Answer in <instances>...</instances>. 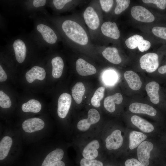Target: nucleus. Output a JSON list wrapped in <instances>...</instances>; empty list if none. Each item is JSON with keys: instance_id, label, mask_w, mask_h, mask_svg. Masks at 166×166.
<instances>
[{"instance_id": "f257e3e1", "label": "nucleus", "mask_w": 166, "mask_h": 166, "mask_svg": "<svg viewBox=\"0 0 166 166\" xmlns=\"http://www.w3.org/2000/svg\"><path fill=\"white\" fill-rule=\"evenodd\" d=\"M62 27L66 36L73 42L81 45L88 43V38L86 32L77 22L66 20L63 23Z\"/></svg>"}, {"instance_id": "f03ea898", "label": "nucleus", "mask_w": 166, "mask_h": 166, "mask_svg": "<svg viewBox=\"0 0 166 166\" xmlns=\"http://www.w3.org/2000/svg\"><path fill=\"white\" fill-rule=\"evenodd\" d=\"M139 61L141 68L149 73L155 71L159 65L158 56L155 53L145 54L141 57Z\"/></svg>"}, {"instance_id": "7ed1b4c3", "label": "nucleus", "mask_w": 166, "mask_h": 166, "mask_svg": "<svg viewBox=\"0 0 166 166\" xmlns=\"http://www.w3.org/2000/svg\"><path fill=\"white\" fill-rule=\"evenodd\" d=\"M131 14L136 20L144 22L150 23L154 21L155 18L152 13L145 8L140 6L132 7Z\"/></svg>"}, {"instance_id": "20e7f679", "label": "nucleus", "mask_w": 166, "mask_h": 166, "mask_svg": "<svg viewBox=\"0 0 166 166\" xmlns=\"http://www.w3.org/2000/svg\"><path fill=\"white\" fill-rule=\"evenodd\" d=\"M125 43L129 49H134L137 47L141 52H144L149 49L151 47L150 42L144 40L143 37L139 35L135 34L126 40Z\"/></svg>"}, {"instance_id": "39448f33", "label": "nucleus", "mask_w": 166, "mask_h": 166, "mask_svg": "<svg viewBox=\"0 0 166 166\" xmlns=\"http://www.w3.org/2000/svg\"><path fill=\"white\" fill-rule=\"evenodd\" d=\"M153 147V144L151 142L145 141L142 142L137 148L138 159L140 162L145 166H148L149 164V159L150 157V152Z\"/></svg>"}, {"instance_id": "423d86ee", "label": "nucleus", "mask_w": 166, "mask_h": 166, "mask_svg": "<svg viewBox=\"0 0 166 166\" xmlns=\"http://www.w3.org/2000/svg\"><path fill=\"white\" fill-rule=\"evenodd\" d=\"M100 115L96 109H91L88 112V117L87 119L80 120L77 123V128L80 131L87 130L91 124H95L99 121Z\"/></svg>"}, {"instance_id": "0eeeda50", "label": "nucleus", "mask_w": 166, "mask_h": 166, "mask_svg": "<svg viewBox=\"0 0 166 166\" xmlns=\"http://www.w3.org/2000/svg\"><path fill=\"white\" fill-rule=\"evenodd\" d=\"M72 102L71 95L67 93L61 94L58 101L57 114L61 118H65L67 116L70 108Z\"/></svg>"}, {"instance_id": "6e6552de", "label": "nucleus", "mask_w": 166, "mask_h": 166, "mask_svg": "<svg viewBox=\"0 0 166 166\" xmlns=\"http://www.w3.org/2000/svg\"><path fill=\"white\" fill-rule=\"evenodd\" d=\"M106 148L109 150H116L120 148L123 144V138L121 131L118 129L114 131L105 139Z\"/></svg>"}, {"instance_id": "1a4fd4ad", "label": "nucleus", "mask_w": 166, "mask_h": 166, "mask_svg": "<svg viewBox=\"0 0 166 166\" xmlns=\"http://www.w3.org/2000/svg\"><path fill=\"white\" fill-rule=\"evenodd\" d=\"M83 18L86 24L91 29L95 30L99 26V17L92 7L88 6L86 9L83 13Z\"/></svg>"}, {"instance_id": "9d476101", "label": "nucleus", "mask_w": 166, "mask_h": 166, "mask_svg": "<svg viewBox=\"0 0 166 166\" xmlns=\"http://www.w3.org/2000/svg\"><path fill=\"white\" fill-rule=\"evenodd\" d=\"M45 126V123L41 119L38 118H33L25 120L22 124L23 130L29 133L40 130Z\"/></svg>"}, {"instance_id": "9b49d317", "label": "nucleus", "mask_w": 166, "mask_h": 166, "mask_svg": "<svg viewBox=\"0 0 166 166\" xmlns=\"http://www.w3.org/2000/svg\"><path fill=\"white\" fill-rule=\"evenodd\" d=\"M129 109L132 113H143L151 116H155L157 113L156 110L152 106L138 102H134L130 104Z\"/></svg>"}, {"instance_id": "f8f14e48", "label": "nucleus", "mask_w": 166, "mask_h": 166, "mask_svg": "<svg viewBox=\"0 0 166 166\" xmlns=\"http://www.w3.org/2000/svg\"><path fill=\"white\" fill-rule=\"evenodd\" d=\"M101 30L105 36L114 39H118L120 36V31L115 22H104L101 26Z\"/></svg>"}, {"instance_id": "ddd939ff", "label": "nucleus", "mask_w": 166, "mask_h": 166, "mask_svg": "<svg viewBox=\"0 0 166 166\" xmlns=\"http://www.w3.org/2000/svg\"><path fill=\"white\" fill-rule=\"evenodd\" d=\"M76 69L79 75L83 76L93 75L97 72L93 65L81 58L78 59L76 61Z\"/></svg>"}, {"instance_id": "4468645a", "label": "nucleus", "mask_w": 166, "mask_h": 166, "mask_svg": "<svg viewBox=\"0 0 166 166\" xmlns=\"http://www.w3.org/2000/svg\"><path fill=\"white\" fill-rule=\"evenodd\" d=\"M37 29L47 42L51 44L56 43L57 40V36L49 26L43 24H39L37 26Z\"/></svg>"}, {"instance_id": "2eb2a0df", "label": "nucleus", "mask_w": 166, "mask_h": 166, "mask_svg": "<svg viewBox=\"0 0 166 166\" xmlns=\"http://www.w3.org/2000/svg\"><path fill=\"white\" fill-rule=\"evenodd\" d=\"M124 77L129 87L134 90H139L142 86V82L139 76L131 70L126 71Z\"/></svg>"}, {"instance_id": "dca6fc26", "label": "nucleus", "mask_w": 166, "mask_h": 166, "mask_svg": "<svg viewBox=\"0 0 166 166\" xmlns=\"http://www.w3.org/2000/svg\"><path fill=\"white\" fill-rule=\"evenodd\" d=\"M100 147L99 142L94 140L88 143L82 151V156L85 159L93 160L98 155L97 149Z\"/></svg>"}, {"instance_id": "f3484780", "label": "nucleus", "mask_w": 166, "mask_h": 166, "mask_svg": "<svg viewBox=\"0 0 166 166\" xmlns=\"http://www.w3.org/2000/svg\"><path fill=\"white\" fill-rule=\"evenodd\" d=\"M46 75L45 70L43 68L35 66L28 70L26 73V77L27 82L31 83L35 80H44Z\"/></svg>"}, {"instance_id": "a211bd4d", "label": "nucleus", "mask_w": 166, "mask_h": 166, "mask_svg": "<svg viewBox=\"0 0 166 166\" xmlns=\"http://www.w3.org/2000/svg\"><path fill=\"white\" fill-rule=\"evenodd\" d=\"M64 152L61 148H56L49 153L46 156L41 166H52L60 161L63 157Z\"/></svg>"}, {"instance_id": "6ab92c4d", "label": "nucleus", "mask_w": 166, "mask_h": 166, "mask_svg": "<svg viewBox=\"0 0 166 166\" xmlns=\"http://www.w3.org/2000/svg\"><path fill=\"white\" fill-rule=\"evenodd\" d=\"M123 101L122 95L119 93H117L113 95L109 96L104 100V105L105 108L110 113L114 112L115 110V103L119 105L121 104Z\"/></svg>"}, {"instance_id": "aec40b11", "label": "nucleus", "mask_w": 166, "mask_h": 166, "mask_svg": "<svg viewBox=\"0 0 166 166\" xmlns=\"http://www.w3.org/2000/svg\"><path fill=\"white\" fill-rule=\"evenodd\" d=\"M131 120L133 125L143 132L149 133L154 129V127L152 124L137 116H132L131 118Z\"/></svg>"}, {"instance_id": "412c9836", "label": "nucleus", "mask_w": 166, "mask_h": 166, "mask_svg": "<svg viewBox=\"0 0 166 166\" xmlns=\"http://www.w3.org/2000/svg\"><path fill=\"white\" fill-rule=\"evenodd\" d=\"M159 84L155 81H151L148 83L145 86L147 94L150 97L151 101L155 104H158L160 101Z\"/></svg>"}, {"instance_id": "4be33fe9", "label": "nucleus", "mask_w": 166, "mask_h": 166, "mask_svg": "<svg viewBox=\"0 0 166 166\" xmlns=\"http://www.w3.org/2000/svg\"><path fill=\"white\" fill-rule=\"evenodd\" d=\"M13 45L17 61L19 63H22L26 57V47L25 43L22 40L18 39L14 41Z\"/></svg>"}, {"instance_id": "5701e85b", "label": "nucleus", "mask_w": 166, "mask_h": 166, "mask_svg": "<svg viewBox=\"0 0 166 166\" xmlns=\"http://www.w3.org/2000/svg\"><path fill=\"white\" fill-rule=\"evenodd\" d=\"M102 54L105 58L113 64H118L121 61L118 50L116 47L106 48L102 52Z\"/></svg>"}, {"instance_id": "b1692460", "label": "nucleus", "mask_w": 166, "mask_h": 166, "mask_svg": "<svg viewBox=\"0 0 166 166\" xmlns=\"http://www.w3.org/2000/svg\"><path fill=\"white\" fill-rule=\"evenodd\" d=\"M147 138L143 133L136 131L131 132L129 135V148L132 150L136 148Z\"/></svg>"}, {"instance_id": "393cba45", "label": "nucleus", "mask_w": 166, "mask_h": 166, "mask_svg": "<svg viewBox=\"0 0 166 166\" xmlns=\"http://www.w3.org/2000/svg\"><path fill=\"white\" fill-rule=\"evenodd\" d=\"M52 66V75L55 78H58L61 76L64 68V62L62 58L59 56L52 59L51 61Z\"/></svg>"}, {"instance_id": "a878e982", "label": "nucleus", "mask_w": 166, "mask_h": 166, "mask_svg": "<svg viewBox=\"0 0 166 166\" xmlns=\"http://www.w3.org/2000/svg\"><path fill=\"white\" fill-rule=\"evenodd\" d=\"M12 143L11 138L8 136L3 137L0 142V160H2L7 156Z\"/></svg>"}, {"instance_id": "bb28decb", "label": "nucleus", "mask_w": 166, "mask_h": 166, "mask_svg": "<svg viewBox=\"0 0 166 166\" xmlns=\"http://www.w3.org/2000/svg\"><path fill=\"white\" fill-rule=\"evenodd\" d=\"M85 88L83 84L81 82L77 83L72 89V96L77 104L82 102L83 97L85 93Z\"/></svg>"}, {"instance_id": "cd10ccee", "label": "nucleus", "mask_w": 166, "mask_h": 166, "mask_svg": "<svg viewBox=\"0 0 166 166\" xmlns=\"http://www.w3.org/2000/svg\"><path fill=\"white\" fill-rule=\"evenodd\" d=\"M42 106L40 102L35 99H31L27 102L22 104V110L25 112H31L38 113L41 109Z\"/></svg>"}, {"instance_id": "c85d7f7f", "label": "nucleus", "mask_w": 166, "mask_h": 166, "mask_svg": "<svg viewBox=\"0 0 166 166\" xmlns=\"http://www.w3.org/2000/svg\"><path fill=\"white\" fill-rule=\"evenodd\" d=\"M105 90L104 87L101 86L96 90L91 100L92 105L96 107L100 106V102L104 97Z\"/></svg>"}, {"instance_id": "c756f323", "label": "nucleus", "mask_w": 166, "mask_h": 166, "mask_svg": "<svg viewBox=\"0 0 166 166\" xmlns=\"http://www.w3.org/2000/svg\"><path fill=\"white\" fill-rule=\"evenodd\" d=\"M103 79L106 84L113 85L117 81V76L114 72L109 71L104 73L103 76Z\"/></svg>"}, {"instance_id": "7c9ffc66", "label": "nucleus", "mask_w": 166, "mask_h": 166, "mask_svg": "<svg viewBox=\"0 0 166 166\" xmlns=\"http://www.w3.org/2000/svg\"><path fill=\"white\" fill-rule=\"evenodd\" d=\"M117 5L114 10V13L119 14L124 11L129 6L130 1L129 0H116Z\"/></svg>"}, {"instance_id": "2f4dec72", "label": "nucleus", "mask_w": 166, "mask_h": 166, "mask_svg": "<svg viewBox=\"0 0 166 166\" xmlns=\"http://www.w3.org/2000/svg\"><path fill=\"white\" fill-rule=\"evenodd\" d=\"M11 102L9 97L2 91H0V106L3 108H10Z\"/></svg>"}, {"instance_id": "473e14b6", "label": "nucleus", "mask_w": 166, "mask_h": 166, "mask_svg": "<svg viewBox=\"0 0 166 166\" xmlns=\"http://www.w3.org/2000/svg\"><path fill=\"white\" fill-rule=\"evenodd\" d=\"M152 32L156 36L166 40V27L158 26H155L152 28Z\"/></svg>"}, {"instance_id": "72a5a7b5", "label": "nucleus", "mask_w": 166, "mask_h": 166, "mask_svg": "<svg viewBox=\"0 0 166 166\" xmlns=\"http://www.w3.org/2000/svg\"><path fill=\"white\" fill-rule=\"evenodd\" d=\"M80 166H103V163L96 160L87 159L84 158L80 162Z\"/></svg>"}, {"instance_id": "f704fd0d", "label": "nucleus", "mask_w": 166, "mask_h": 166, "mask_svg": "<svg viewBox=\"0 0 166 166\" xmlns=\"http://www.w3.org/2000/svg\"><path fill=\"white\" fill-rule=\"evenodd\" d=\"M142 2L146 4H156L159 8L162 10H164L166 7L165 0H143Z\"/></svg>"}, {"instance_id": "c9c22d12", "label": "nucleus", "mask_w": 166, "mask_h": 166, "mask_svg": "<svg viewBox=\"0 0 166 166\" xmlns=\"http://www.w3.org/2000/svg\"><path fill=\"white\" fill-rule=\"evenodd\" d=\"M102 10L105 12H109L112 7L113 1L112 0H100L99 1Z\"/></svg>"}, {"instance_id": "e433bc0d", "label": "nucleus", "mask_w": 166, "mask_h": 166, "mask_svg": "<svg viewBox=\"0 0 166 166\" xmlns=\"http://www.w3.org/2000/svg\"><path fill=\"white\" fill-rule=\"evenodd\" d=\"M125 166H146L134 158L127 160L125 162Z\"/></svg>"}, {"instance_id": "4c0bfd02", "label": "nucleus", "mask_w": 166, "mask_h": 166, "mask_svg": "<svg viewBox=\"0 0 166 166\" xmlns=\"http://www.w3.org/2000/svg\"><path fill=\"white\" fill-rule=\"evenodd\" d=\"M71 1V0H54L53 2L57 9L61 10L63 8L66 4Z\"/></svg>"}, {"instance_id": "58836bf2", "label": "nucleus", "mask_w": 166, "mask_h": 166, "mask_svg": "<svg viewBox=\"0 0 166 166\" xmlns=\"http://www.w3.org/2000/svg\"><path fill=\"white\" fill-rule=\"evenodd\" d=\"M45 0H34L33 2L34 6L36 8L44 6L46 2Z\"/></svg>"}, {"instance_id": "ea45409f", "label": "nucleus", "mask_w": 166, "mask_h": 166, "mask_svg": "<svg viewBox=\"0 0 166 166\" xmlns=\"http://www.w3.org/2000/svg\"><path fill=\"white\" fill-rule=\"evenodd\" d=\"M7 78V75L3 69L2 66L0 65V81L4 82L6 80Z\"/></svg>"}, {"instance_id": "a19ab883", "label": "nucleus", "mask_w": 166, "mask_h": 166, "mask_svg": "<svg viewBox=\"0 0 166 166\" xmlns=\"http://www.w3.org/2000/svg\"><path fill=\"white\" fill-rule=\"evenodd\" d=\"M158 72L161 74L166 73V65L161 66L158 69Z\"/></svg>"}, {"instance_id": "79ce46f5", "label": "nucleus", "mask_w": 166, "mask_h": 166, "mask_svg": "<svg viewBox=\"0 0 166 166\" xmlns=\"http://www.w3.org/2000/svg\"><path fill=\"white\" fill-rule=\"evenodd\" d=\"M52 166H65V164L63 161L61 160L56 163Z\"/></svg>"}, {"instance_id": "37998d69", "label": "nucleus", "mask_w": 166, "mask_h": 166, "mask_svg": "<svg viewBox=\"0 0 166 166\" xmlns=\"http://www.w3.org/2000/svg\"><path fill=\"white\" fill-rule=\"evenodd\" d=\"M165 4H166V0H165Z\"/></svg>"}, {"instance_id": "c03bdc74", "label": "nucleus", "mask_w": 166, "mask_h": 166, "mask_svg": "<svg viewBox=\"0 0 166 166\" xmlns=\"http://www.w3.org/2000/svg\"></svg>"}]
</instances>
